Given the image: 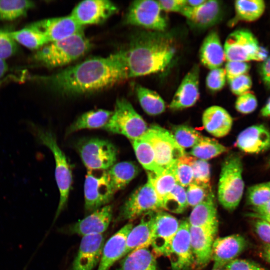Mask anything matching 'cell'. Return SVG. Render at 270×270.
Listing matches in <instances>:
<instances>
[{
    "label": "cell",
    "instance_id": "8fae6325",
    "mask_svg": "<svg viewBox=\"0 0 270 270\" xmlns=\"http://www.w3.org/2000/svg\"><path fill=\"white\" fill-rule=\"evenodd\" d=\"M162 204L150 182L136 190L120 209L118 220H132L150 212L160 210Z\"/></svg>",
    "mask_w": 270,
    "mask_h": 270
},
{
    "label": "cell",
    "instance_id": "277c9868",
    "mask_svg": "<svg viewBox=\"0 0 270 270\" xmlns=\"http://www.w3.org/2000/svg\"><path fill=\"white\" fill-rule=\"evenodd\" d=\"M28 126L37 141L50 150L54 159L55 178L60 192V200L54 222L67 203L72 180L71 168L64 154L59 147L56 137L52 132L32 122H29Z\"/></svg>",
    "mask_w": 270,
    "mask_h": 270
},
{
    "label": "cell",
    "instance_id": "d4e9b609",
    "mask_svg": "<svg viewBox=\"0 0 270 270\" xmlns=\"http://www.w3.org/2000/svg\"><path fill=\"white\" fill-rule=\"evenodd\" d=\"M188 221L190 226L200 227L214 234H216L218 220L212 192L204 201L194 207Z\"/></svg>",
    "mask_w": 270,
    "mask_h": 270
},
{
    "label": "cell",
    "instance_id": "ffe728a7",
    "mask_svg": "<svg viewBox=\"0 0 270 270\" xmlns=\"http://www.w3.org/2000/svg\"><path fill=\"white\" fill-rule=\"evenodd\" d=\"M246 242L240 234H232L214 240L212 256L213 269L222 268L235 258L244 250Z\"/></svg>",
    "mask_w": 270,
    "mask_h": 270
},
{
    "label": "cell",
    "instance_id": "bcb514c9",
    "mask_svg": "<svg viewBox=\"0 0 270 270\" xmlns=\"http://www.w3.org/2000/svg\"><path fill=\"white\" fill-rule=\"evenodd\" d=\"M258 106V100L255 95L249 92L237 98L235 108L239 112L247 114L254 112Z\"/></svg>",
    "mask_w": 270,
    "mask_h": 270
},
{
    "label": "cell",
    "instance_id": "5b68a950",
    "mask_svg": "<svg viewBox=\"0 0 270 270\" xmlns=\"http://www.w3.org/2000/svg\"><path fill=\"white\" fill-rule=\"evenodd\" d=\"M240 156L233 154L227 156L222 166L218 185V199L226 209L233 210L239 204L244 186Z\"/></svg>",
    "mask_w": 270,
    "mask_h": 270
},
{
    "label": "cell",
    "instance_id": "9f6ffc18",
    "mask_svg": "<svg viewBox=\"0 0 270 270\" xmlns=\"http://www.w3.org/2000/svg\"><path fill=\"white\" fill-rule=\"evenodd\" d=\"M260 114L264 117H270V97L261 109Z\"/></svg>",
    "mask_w": 270,
    "mask_h": 270
},
{
    "label": "cell",
    "instance_id": "cb8c5ba5",
    "mask_svg": "<svg viewBox=\"0 0 270 270\" xmlns=\"http://www.w3.org/2000/svg\"><path fill=\"white\" fill-rule=\"evenodd\" d=\"M156 213L150 212L144 214L139 224L132 228L127 236L124 256L134 250L147 248L151 245Z\"/></svg>",
    "mask_w": 270,
    "mask_h": 270
},
{
    "label": "cell",
    "instance_id": "7402d4cb",
    "mask_svg": "<svg viewBox=\"0 0 270 270\" xmlns=\"http://www.w3.org/2000/svg\"><path fill=\"white\" fill-rule=\"evenodd\" d=\"M112 216V206L106 205L72 225L69 232L82 236L102 234L108 228Z\"/></svg>",
    "mask_w": 270,
    "mask_h": 270
},
{
    "label": "cell",
    "instance_id": "816d5d0a",
    "mask_svg": "<svg viewBox=\"0 0 270 270\" xmlns=\"http://www.w3.org/2000/svg\"><path fill=\"white\" fill-rule=\"evenodd\" d=\"M254 228L258 237L270 244V224L264 220L258 219L254 224Z\"/></svg>",
    "mask_w": 270,
    "mask_h": 270
},
{
    "label": "cell",
    "instance_id": "9c48e42d",
    "mask_svg": "<svg viewBox=\"0 0 270 270\" xmlns=\"http://www.w3.org/2000/svg\"><path fill=\"white\" fill-rule=\"evenodd\" d=\"M78 150L88 170H107L116 162L117 150L110 142L92 138L80 142Z\"/></svg>",
    "mask_w": 270,
    "mask_h": 270
},
{
    "label": "cell",
    "instance_id": "8d00e7d4",
    "mask_svg": "<svg viewBox=\"0 0 270 270\" xmlns=\"http://www.w3.org/2000/svg\"><path fill=\"white\" fill-rule=\"evenodd\" d=\"M35 4L27 0H0V20H13L26 16Z\"/></svg>",
    "mask_w": 270,
    "mask_h": 270
},
{
    "label": "cell",
    "instance_id": "5bb4252c",
    "mask_svg": "<svg viewBox=\"0 0 270 270\" xmlns=\"http://www.w3.org/2000/svg\"><path fill=\"white\" fill-rule=\"evenodd\" d=\"M118 8L108 0H86L78 3L70 16L80 26L102 22L116 13Z\"/></svg>",
    "mask_w": 270,
    "mask_h": 270
},
{
    "label": "cell",
    "instance_id": "f5cc1de1",
    "mask_svg": "<svg viewBox=\"0 0 270 270\" xmlns=\"http://www.w3.org/2000/svg\"><path fill=\"white\" fill-rule=\"evenodd\" d=\"M162 10L166 12H179L186 6V0H158Z\"/></svg>",
    "mask_w": 270,
    "mask_h": 270
},
{
    "label": "cell",
    "instance_id": "7c38bea8",
    "mask_svg": "<svg viewBox=\"0 0 270 270\" xmlns=\"http://www.w3.org/2000/svg\"><path fill=\"white\" fill-rule=\"evenodd\" d=\"M162 11L158 0H135L129 6L125 21L150 30L164 32L167 23Z\"/></svg>",
    "mask_w": 270,
    "mask_h": 270
},
{
    "label": "cell",
    "instance_id": "681fc988",
    "mask_svg": "<svg viewBox=\"0 0 270 270\" xmlns=\"http://www.w3.org/2000/svg\"><path fill=\"white\" fill-rule=\"evenodd\" d=\"M250 68V66L248 62L227 61L224 68L226 80H229L241 75L246 74Z\"/></svg>",
    "mask_w": 270,
    "mask_h": 270
},
{
    "label": "cell",
    "instance_id": "4316f807",
    "mask_svg": "<svg viewBox=\"0 0 270 270\" xmlns=\"http://www.w3.org/2000/svg\"><path fill=\"white\" fill-rule=\"evenodd\" d=\"M202 122L205 130L217 138L228 134L232 125V118L230 114L218 106H211L204 110Z\"/></svg>",
    "mask_w": 270,
    "mask_h": 270
},
{
    "label": "cell",
    "instance_id": "e0dca14e",
    "mask_svg": "<svg viewBox=\"0 0 270 270\" xmlns=\"http://www.w3.org/2000/svg\"><path fill=\"white\" fill-rule=\"evenodd\" d=\"M104 244L102 234L82 236L72 270H92L100 262Z\"/></svg>",
    "mask_w": 270,
    "mask_h": 270
},
{
    "label": "cell",
    "instance_id": "f35d334b",
    "mask_svg": "<svg viewBox=\"0 0 270 270\" xmlns=\"http://www.w3.org/2000/svg\"><path fill=\"white\" fill-rule=\"evenodd\" d=\"M186 190L176 184L166 196L162 203V208L170 212L180 214L188 206Z\"/></svg>",
    "mask_w": 270,
    "mask_h": 270
},
{
    "label": "cell",
    "instance_id": "680465c9",
    "mask_svg": "<svg viewBox=\"0 0 270 270\" xmlns=\"http://www.w3.org/2000/svg\"><path fill=\"white\" fill-rule=\"evenodd\" d=\"M250 216L255 218L257 219L264 220L270 224V215L261 214L252 212L248 214Z\"/></svg>",
    "mask_w": 270,
    "mask_h": 270
},
{
    "label": "cell",
    "instance_id": "7a4b0ae2",
    "mask_svg": "<svg viewBox=\"0 0 270 270\" xmlns=\"http://www.w3.org/2000/svg\"><path fill=\"white\" fill-rule=\"evenodd\" d=\"M125 52L130 78L164 71L175 56L176 45L168 32L142 30L131 36Z\"/></svg>",
    "mask_w": 270,
    "mask_h": 270
},
{
    "label": "cell",
    "instance_id": "30bf717a",
    "mask_svg": "<svg viewBox=\"0 0 270 270\" xmlns=\"http://www.w3.org/2000/svg\"><path fill=\"white\" fill-rule=\"evenodd\" d=\"M114 192L107 170H88L84 183V208L92 212L108 204Z\"/></svg>",
    "mask_w": 270,
    "mask_h": 270
},
{
    "label": "cell",
    "instance_id": "ba28073f",
    "mask_svg": "<svg viewBox=\"0 0 270 270\" xmlns=\"http://www.w3.org/2000/svg\"><path fill=\"white\" fill-rule=\"evenodd\" d=\"M142 138L152 145L157 164L162 170L172 166L186 154L184 149L177 144L170 132L158 126L148 128Z\"/></svg>",
    "mask_w": 270,
    "mask_h": 270
},
{
    "label": "cell",
    "instance_id": "1f68e13d",
    "mask_svg": "<svg viewBox=\"0 0 270 270\" xmlns=\"http://www.w3.org/2000/svg\"><path fill=\"white\" fill-rule=\"evenodd\" d=\"M112 112L99 109L84 113L68 128V133L82 129L104 128L110 120Z\"/></svg>",
    "mask_w": 270,
    "mask_h": 270
},
{
    "label": "cell",
    "instance_id": "9a60e30c",
    "mask_svg": "<svg viewBox=\"0 0 270 270\" xmlns=\"http://www.w3.org/2000/svg\"><path fill=\"white\" fill-rule=\"evenodd\" d=\"M28 26L42 34L49 43L65 39L82 32L84 28L70 15L42 20Z\"/></svg>",
    "mask_w": 270,
    "mask_h": 270
},
{
    "label": "cell",
    "instance_id": "db71d44e",
    "mask_svg": "<svg viewBox=\"0 0 270 270\" xmlns=\"http://www.w3.org/2000/svg\"><path fill=\"white\" fill-rule=\"evenodd\" d=\"M260 72L264 84L270 89V56L262 62Z\"/></svg>",
    "mask_w": 270,
    "mask_h": 270
},
{
    "label": "cell",
    "instance_id": "be15d7a7",
    "mask_svg": "<svg viewBox=\"0 0 270 270\" xmlns=\"http://www.w3.org/2000/svg\"><path fill=\"white\" fill-rule=\"evenodd\" d=\"M212 270H224L222 268H216V269H213Z\"/></svg>",
    "mask_w": 270,
    "mask_h": 270
},
{
    "label": "cell",
    "instance_id": "6da1fadb",
    "mask_svg": "<svg viewBox=\"0 0 270 270\" xmlns=\"http://www.w3.org/2000/svg\"><path fill=\"white\" fill-rule=\"evenodd\" d=\"M128 78L125 50L106 57L90 58L48 76H35L37 80L64 95L99 92Z\"/></svg>",
    "mask_w": 270,
    "mask_h": 270
},
{
    "label": "cell",
    "instance_id": "91938a15",
    "mask_svg": "<svg viewBox=\"0 0 270 270\" xmlns=\"http://www.w3.org/2000/svg\"><path fill=\"white\" fill-rule=\"evenodd\" d=\"M206 0H186V6L190 7L199 6L205 2Z\"/></svg>",
    "mask_w": 270,
    "mask_h": 270
},
{
    "label": "cell",
    "instance_id": "11a10c76",
    "mask_svg": "<svg viewBox=\"0 0 270 270\" xmlns=\"http://www.w3.org/2000/svg\"><path fill=\"white\" fill-rule=\"evenodd\" d=\"M252 210L256 214L270 215V200L262 205L253 207Z\"/></svg>",
    "mask_w": 270,
    "mask_h": 270
},
{
    "label": "cell",
    "instance_id": "8992f818",
    "mask_svg": "<svg viewBox=\"0 0 270 270\" xmlns=\"http://www.w3.org/2000/svg\"><path fill=\"white\" fill-rule=\"evenodd\" d=\"M103 128L124 136L132 141L141 138L148 130L142 118L123 98L117 100L114 110Z\"/></svg>",
    "mask_w": 270,
    "mask_h": 270
},
{
    "label": "cell",
    "instance_id": "7bdbcfd3",
    "mask_svg": "<svg viewBox=\"0 0 270 270\" xmlns=\"http://www.w3.org/2000/svg\"><path fill=\"white\" fill-rule=\"evenodd\" d=\"M188 156L186 154L180 157L174 165L178 184L184 188L188 186L193 182V172Z\"/></svg>",
    "mask_w": 270,
    "mask_h": 270
},
{
    "label": "cell",
    "instance_id": "d6986e66",
    "mask_svg": "<svg viewBox=\"0 0 270 270\" xmlns=\"http://www.w3.org/2000/svg\"><path fill=\"white\" fill-rule=\"evenodd\" d=\"M180 224L173 216L164 212L157 211L151 246L158 255H164Z\"/></svg>",
    "mask_w": 270,
    "mask_h": 270
},
{
    "label": "cell",
    "instance_id": "2e32d148",
    "mask_svg": "<svg viewBox=\"0 0 270 270\" xmlns=\"http://www.w3.org/2000/svg\"><path fill=\"white\" fill-rule=\"evenodd\" d=\"M180 13L186 18L192 27L205 29L214 26L222 20L224 8L220 1L206 0L198 6H185Z\"/></svg>",
    "mask_w": 270,
    "mask_h": 270
},
{
    "label": "cell",
    "instance_id": "f6af8a7d",
    "mask_svg": "<svg viewBox=\"0 0 270 270\" xmlns=\"http://www.w3.org/2000/svg\"><path fill=\"white\" fill-rule=\"evenodd\" d=\"M226 80L224 69L220 68L210 70L206 76V87L210 91L218 92L224 88Z\"/></svg>",
    "mask_w": 270,
    "mask_h": 270
},
{
    "label": "cell",
    "instance_id": "d6a6232c",
    "mask_svg": "<svg viewBox=\"0 0 270 270\" xmlns=\"http://www.w3.org/2000/svg\"><path fill=\"white\" fill-rule=\"evenodd\" d=\"M174 165L158 174L148 172V181L152 186L162 205L166 196L178 184Z\"/></svg>",
    "mask_w": 270,
    "mask_h": 270
},
{
    "label": "cell",
    "instance_id": "60d3db41",
    "mask_svg": "<svg viewBox=\"0 0 270 270\" xmlns=\"http://www.w3.org/2000/svg\"><path fill=\"white\" fill-rule=\"evenodd\" d=\"M246 200L252 208L262 205L270 200V181L250 186L246 192Z\"/></svg>",
    "mask_w": 270,
    "mask_h": 270
},
{
    "label": "cell",
    "instance_id": "52a82bcc",
    "mask_svg": "<svg viewBox=\"0 0 270 270\" xmlns=\"http://www.w3.org/2000/svg\"><path fill=\"white\" fill-rule=\"evenodd\" d=\"M224 48L227 61L262 62L268 57L255 36L246 29L236 30L230 34Z\"/></svg>",
    "mask_w": 270,
    "mask_h": 270
},
{
    "label": "cell",
    "instance_id": "e7e4bbea",
    "mask_svg": "<svg viewBox=\"0 0 270 270\" xmlns=\"http://www.w3.org/2000/svg\"></svg>",
    "mask_w": 270,
    "mask_h": 270
},
{
    "label": "cell",
    "instance_id": "4fadbf2b",
    "mask_svg": "<svg viewBox=\"0 0 270 270\" xmlns=\"http://www.w3.org/2000/svg\"><path fill=\"white\" fill-rule=\"evenodd\" d=\"M164 256L168 258L172 270H188L194 263L188 220H183L180 224Z\"/></svg>",
    "mask_w": 270,
    "mask_h": 270
},
{
    "label": "cell",
    "instance_id": "4dcf8cb0",
    "mask_svg": "<svg viewBox=\"0 0 270 270\" xmlns=\"http://www.w3.org/2000/svg\"><path fill=\"white\" fill-rule=\"evenodd\" d=\"M235 16L230 21L232 26L238 21L254 22L264 14L266 4L262 0H238L234 2Z\"/></svg>",
    "mask_w": 270,
    "mask_h": 270
},
{
    "label": "cell",
    "instance_id": "836d02e7",
    "mask_svg": "<svg viewBox=\"0 0 270 270\" xmlns=\"http://www.w3.org/2000/svg\"><path fill=\"white\" fill-rule=\"evenodd\" d=\"M132 144L138 161L148 172L158 174L164 170L158 166L154 149L147 140L141 138L132 141Z\"/></svg>",
    "mask_w": 270,
    "mask_h": 270
},
{
    "label": "cell",
    "instance_id": "ab89813d",
    "mask_svg": "<svg viewBox=\"0 0 270 270\" xmlns=\"http://www.w3.org/2000/svg\"><path fill=\"white\" fill-rule=\"evenodd\" d=\"M170 133L177 144L184 149L193 147L202 136L198 131L186 125L174 126Z\"/></svg>",
    "mask_w": 270,
    "mask_h": 270
},
{
    "label": "cell",
    "instance_id": "d590c367",
    "mask_svg": "<svg viewBox=\"0 0 270 270\" xmlns=\"http://www.w3.org/2000/svg\"><path fill=\"white\" fill-rule=\"evenodd\" d=\"M8 33L16 42L32 50H39L49 43L42 34L28 25L21 30Z\"/></svg>",
    "mask_w": 270,
    "mask_h": 270
},
{
    "label": "cell",
    "instance_id": "83f0119b",
    "mask_svg": "<svg viewBox=\"0 0 270 270\" xmlns=\"http://www.w3.org/2000/svg\"><path fill=\"white\" fill-rule=\"evenodd\" d=\"M202 64L210 70L221 68L226 56L224 46L218 32H210L203 40L200 50Z\"/></svg>",
    "mask_w": 270,
    "mask_h": 270
},
{
    "label": "cell",
    "instance_id": "484cf974",
    "mask_svg": "<svg viewBox=\"0 0 270 270\" xmlns=\"http://www.w3.org/2000/svg\"><path fill=\"white\" fill-rule=\"evenodd\" d=\"M190 232L194 262L198 266H203L212 258V244L216 234L206 229L190 226Z\"/></svg>",
    "mask_w": 270,
    "mask_h": 270
},
{
    "label": "cell",
    "instance_id": "94428289",
    "mask_svg": "<svg viewBox=\"0 0 270 270\" xmlns=\"http://www.w3.org/2000/svg\"><path fill=\"white\" fill-rule=\"evenodd\" d=\"M264 259L270 264V244H267L264 248L262 252Z\"/></svg>",
    "mask_w": 270,
    "mask_h": 270
},
{
    "label": "cell",
    "instance_id": "f546056e",
    "mask_svg": "<svg viewBox=\"0 0 270 270\" xmlns=\"http://www.w3.org/2000/svg\"><path fill=\"white\" fill-rule=\"evenodd\" d=\"M118 270H158V268L153 254L147 248H142L124 256Z\"/></svg>",
    "mask_w": 270,
    "mask_h": 270
},
{
    "label": "cell",
    "instance_id": "74e56055",
    "mask_svg": "<svg viewBox=\"0 0 270 270\" xmlns=\"http://www.w3.org/2000/svg\"><path fill=\"white\" fill-rule=\"evenodd\" d=\"M226 151L227 148L215 139L202 136L198 142L192 147L190 154L197 158L206 160Z\"/></svg>",
    "mask_w": 270,
    "mask_h": 270
},
{
    "label": "cell",
    "instance_id": "f907efd6",
    "mask_svg": "<svg viewBox=\"0 0 270 270\" xmlns=\"http://www.w3.org/2000/svg\"><path fill=\"white\" fill-rule=\"evenodd\" d=\"M226 270H266L259 264L251 260L235 259L226 266Z\"/></svg>",
    "mask_w": 270,
    "mask_h": 270
},
{
    "label": "cell",
    "instance_id": "7dc6e473",
    "mask_svg": "<svg viewBox=\"0 0 270 270\" xmlns=\"http://www.w3.org/2000/svg\"><path fill=\"white\" fill-rule=\"evenodd\" d=\"M16 42L10 36L8 32L0 31V60H4L16 52Z\"/></svg>",
    "mask_w": 270,
    "mask_h": 270
},
{
    "label": "cell",
    "instance_id": "ee69618b",
    "mask_svg": "<svg viewBox=\"0 0 270 270\" xmlns=\"http://www.w3.org/2000/svg\"><path fill=\"white\" fill-rule=\"evenodd\" d=\"M212 192L210 186H203L192 182L186 190L188 205L194 207L206 199Z\"/></svg>",
    "mask_w": 270,
    "mask_h": 270
},
{
    "label": "cell",
    "instance_id": "6f0895ef",
    "mask_svg": "<svg viewBox=\"0 0 270 270\" xmlns=\"http://www.w3.org/2000/svg\"><path fill=\"white\" fill-rule=\"evenodd\" d=\"M8 67L5 60H0V82L6 74Z\"/></svg>",
    "mask_w": 270,
    "mask_h": 270
},
{
    "label": "cell",
    "instance_id": "6125c7cd",
    "mask_svg": "<svg viewBox=\"0 0 270 270\" xmlns=\"http://www.w3.org/2000/svg\"><path fill=\"white\" fill-rule=\"evenodd\" d=\"M268 166L269 168H270V158L268 159Z\"/></svg>",
    "mask_w": 270,
    "mask_h": 270
},
{
    "label": "cell",
    "instance_id": "603a6c76",
    "mask_svg": "<svg viewBox=\"0 0 270 270\" xmlns=\"http://www.w3.org/2000/svg\"><path fill=\"white\" fill-rule=\"evenodd\" d=\"M132 227V224H126L104 244L98 270H109L118 260L124 256L127 236Z\"/></svg>",
    "mask_w": 270,
    "mask_h": 270
},
{
    "label": "cell",
    "instance_id": "e575fe53",
    "mask_svg": "<svg viewBox=\"0 0 270 270\" xmlns=\"http://www.w3.org/2000/svg\"><path fill=\"white\" fill-rule=\"evenodd\" d=\"M136 94L142 108L147 114L156 116L164 111L165 102L156 92L138 85Z\"/></svg>",
    "mask_w": 270,
    "mask_h": 270
},
{
    "label": "cell",
    "instance_id": "3957f363",
    "mask_svg": "<svg viewBox=\"0 0 270 270\" xmlns=\"http://www.w3.org/2000/svg\"><path fill=\"white\" fill-rule=\"evenodd\" d=\"M91 46V43L82 32L66 38L48 44L37 50L32 60L47 68L61 66L80 58Z\"/></svg>",
    "mask_w": 270,
    "mask_h": 270
},
{
    "label": "cell",
    "instance_id": "f1b7e54d",
    "mask_svg": "<svg viewBox=\"0 0 270 270\" xmlns=\"http://www.w3.org/2000/svg\"><path fill=\"white\" fill-rule=\"evenodd\" d=\"M112 188L116 192L124 188L138 174V166L132 162L114 164L107 170Z\"/></svg>",
    "mask_w": 270,
    "mask_h": 270
},
{
    "label": "cell",
    "instance_id": "c3c4849f",
    "mask_svg": "<svg viewBox=\"0 0 270 270\" xmlns=\"http://www.w3.org/2000/svg\"><path fill=\"white\" fill-rule=\"evenodd\" d=\"M231 92L236 96H240L249 92L252 86V80L247 74L228 80Z\"/></svg>",
    "mask_w": 270,
    "mask_h": 270
},
{
    "label": "cell",
    "instance_id": "b9f144b4",
    "mask_svg": "<svg viewBox=\"0 0 270 270\" xmlns=\"http://www.w3.org/2000/svg\"><path fill=\"white\" fill-rule=\"evenodd\" d=\"M193 172V182L198 184L210 186V170L208 162L205 160L188 156Z\"/></svg>",
    "mask_w": 270,
    "mask_h": 270
},
{
    "label": "cell",
    "instance_id": "ac0fdd59",
    "mask_svg": "<svg viewBox=\"0 0 270 270\" xmlns=\"http://www.w3.org/2000/svg\"><path fill=\"white\" fill-rule=\"evenodd\" d=\"M200 68L194 65L187 72L176 90L169 107L180 110L193 106L200 98Z\"/></svg>",
    "mask_w": 270,
    "mask_h": 270
},
{
    "label": "cell",
    "instance_id": "44dd1931",
    "mask_svg": "<svg viewBox=\"0 0 270 270\" xmlns=\"http://www.w3.org/2000/svg\"><path fill=\"white\" fill-rule=\"evenodd\" d=\"M236 146L249 154H258L270 149V130L264 124L248 126L238 135Z\"/></svg>",
    "mask_w": 270,
    "mask_h": 270
}]
</instances>
